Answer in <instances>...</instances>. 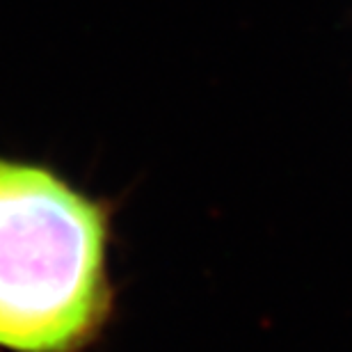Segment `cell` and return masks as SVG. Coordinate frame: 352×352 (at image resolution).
<instances>
[{
	"label": "cell",
	"mask_w": 352,
	"mask_h": 352,
	"mask_svg": "<svg viewBox=\"0 0 352 352\" xmlns=\"http://www.w3.org/2000/svg\"><path fill=\"white\" fill-rule=\"evenodd\" d=\"M105 220L58 176L0 160V346L72 352L108 309Z\"/></svg>",
	"instance_id": "obj_1"
}]
</instances>
